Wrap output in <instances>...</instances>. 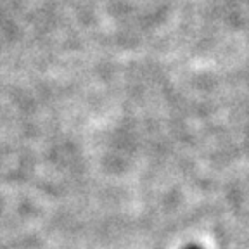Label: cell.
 Listing matches in <instances>:
<instances>
[{
    "label": "cell",
    "mask_w": 249,
    "mask_h": 249,
    "mask_svg": "<svg viewBox=\"0 0 249 249\" xmlns=\"http://www.w3.org/2000/svg\"><path fill=\"white\" fill-rule=\"evenodd\" d=\"M187 249H201V248H199V246H189Z\"/></svg>",
    "instance_id": "obj_1"
}]
</instances>
